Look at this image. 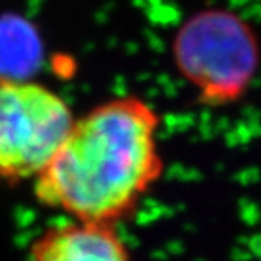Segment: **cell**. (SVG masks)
Segmentation results:
<instances>
[{
    "label": "cell",
    "instance_id": "obj_1",
    "mask_svg": "<svg viewBox=\"0 0 261 261\" xmlns=\"http://www.w3.org/2000/svg\"><path fill=\"white\" fill-rule=\"evenodd\" d=\"M161 115L136 95L110 98L76 117L49 164L35 178V197L69 219L120 225L164 173Z\"/></svg>",
    "mask_w": 261,
    "mask_h": 261
},
{
    "label": "cell",
    "instance_id": "obj_2",
    "mask_svg": "<svg viewBox=\"0 0 261 261\" xmlns=\"http://www.w3.org/2000/svg\"><path fill=\"white\" fill-rule=\"evenodd\" d=\"M176 69L201 102L225 106L249 91L259 69V43L236 13L211 8L191 16L173 38Z\"/></svg>",
    "mask_w": 261,
    "mask_h": 261
},
{
    "label": "cell",
    "instance_id": "obj_3",
    "mask_svg": "<svg viewBox=\"0 0 261 261\" xmlns=\"http://www.w3.org/2000/svg\"><path fill=\"white\" fill-rule=\"evenodd\" d=\"M76 118L57 91L32 81L0 76V178H36Z\"/></svg>",
    "mask_w": 261,
    "mask_h": 261
},
{
    "label": "cell",
    "instance_id": "obj_4",
    "mask_svg": "<svg viewBox=\"0 0 261 261\" xmlns=\"http://www.w3.org/2000/svg\"><path fill=\"white\" fill-rule=\"evenodd\" d=\"M27 261H136L117 225L69 219L44 228Z\"/></svg>",
    "mask_w": 261,
    "mask_h": 261
}]
</instances>
